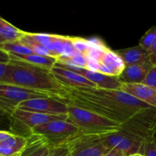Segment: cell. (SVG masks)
I'll list each match as a JSON object with an SVG mask.
<instances>
[{
  "label": "cell",
  "instance_id": "17",
  "mask_svg": "<svg viewBox=\"0 0 156 156\" xmlns=\"http://www.w3.org/2000/svg\"><path fill=\"white\" fill-rule=\"evenodd\" d=\"M27 138L14 135L5 141L0 143V155L16 156L20 155L25 149Z\"/></svg>",
  "mask_w": 156,
  "mask_h": 156
},
{
  "label": "cell",
  "instance_id": "36",
  "mask_svg": "<svg viewBox=\"0 0 156 156\" xmlns=\"http://www.w3.org/2000/svg\"><path fill=\"white\" fill-rule=\"evenodd\" d=\"M4 42H5V40L3 39L1 36H0V44H2V43H4Z\"/></svg>",
  "mask_w": 156,
  "mask_h": 156
},
{
  "label": "cell",
  "instance_id": "16",
  "mask_svg": "<svg viewBox=\"0 0 156 156\" xmlns=\"http://www.w3.org/2000/svg\"><path fill=\"white\" fill-rule=\"evenodd\" d=\"M9 56L11 60L24 62L34 67L49 70V71L54 66L57 61L56 58L39 56L34 53L29 55L9 54Z\"/></svg>",
  "mask_w": 156,
  "mask_h": 156
},
{
  "label": "cell",
  "instance_id": "13",
  "mask_svg": "<svg viewBox=\"0 0 156 156\" xmlns=\"http://www.w3.org/2000/svg\"><path fill=\"white\" fill-rule=\"evenodd\" d=\"M120 90L156 110V89L144 84L122 83Z\"/></svg>",
  "mask_w": 156,
  "mask_h": 156
},
{
  "label": "cell",
  "instance_id": "11",
  "mask_svg": "<svg viewBox=\"0 0 156 156\" xmlns=\"http://www.w3.org/2000/svg\"><path fill=\"white\" fill-rule=\"evenodd\" d=\"M50 73L53 78L63 86L70 88L96 87L94 84L90 82L84 76L58 66L55 65L50 70Z\"/></svg>",
  "mask_w": 156,
  "mask_h": 156
},
{
  "label": "cell",
  "instance_id": "5",
  "mask_svg": "<svg viewBox=\"0 0 156 156\" xmlns=\"http://www.w3.org/2000/svg\"><path fill=\"white\" fill-rule=\"evenodd\" d=\"M40 98H54V95L0 82V110L12 116L20 103Z\"/></svg>",
  "mask_w": 156,
  "mask_h": 156
},
{
  "label": "cell",
  "instance_id": "37",
  "mask_svg": "<svg viewBox=\"0 0 156 156\" xmlns=\"http://www.w3.org/2000/svg\"><path fill=\"white\" fill-rule=\"evenodd\" d=\"M21 154H20V155H16V156H21Z\"/></svg>",
  "mask_w": 156,
  "mask_h": 156
},
{
  "label": "cell",
  "instance_id": "32",
  "mask_svg": "<svg viewBox=\"0 0 156 156\" xmlns=\"http://www.w3.org/2000/svg\"><path fill=\"white\" fill-rule=\"evenodd\" d=\"M103 156H126L120 150H117L116 149H112L108 151L106 154H105Z\"/></svg>",
  "mask_w": 156,
  "mask_h": 156
},
{
  "label": "cell",
  "instance_id": "18",
  "mask_svg": "<svg viewBox=\"0 0 156 156\" xmlns=\"http://www.w3.org/2000/svg\"><path fill=\"white\" fill-rule=\"evenodd\" d=\"M25 31L18 29L13 24L0 17V36L5 41H19L24 35Z\"/></svg>",
  "mask_w": 156,
  "mask_h": 156
},
{
  "label": "cell",
  "instance_id": "29",
  "mask_svg": "<svg viewBox=\"0 0 156 156\" xmlns=\"http://www.w3.org/2000/svg\"><path fill=\"white\" fill-rule=\"evenodd\" d=\"M148 54H149L150 63L153 66H156V41L153 44V45L151 47V48L148 50Z\"/></svg>",
  "mask_w": 156,
  "mask_h": 156
},
{
  "label": "cell",
  "instance_id": "14",
  "mask_svg": "<svg viewBox=\"0 0 156 156\" xmlns=\"http://www.w3.org/2000/svg\"><path fill=\"white\" fill-rule=\"evenodd\" d=\"M152 66L150 62L126 66L118 78L122 83L142 84Z\"/></svg>",
  "mask_w": 156,
  "mask_h": 156
},
{
  "label": "cell",
  "instance_id": "22",
  "mask_svg": "<svg viewBox=\"0 0 156 156\" xmlns=\"http://www.w3.org/2000/svg\"><path fill=\"white\" fill-rule=\"evenodd\" d=\"M23 44L26 46V47H28L29 49L31 50V51L33 52L34 54L39 55V56H49V57H53L56 58L55 56V55L52 53L51 51L48 50L46 47H44V45H41V44H35V43H31V42H27V41H21L19 40ZM57 59V58H56Z\"/></svg>",
  "mask_w": 156,
  "mask_h": 156
},
{
  "label": "cell",
  "instance_id": "26",
  "mask_svg": "<svg viewBox=\"0 0 156 156\" xmlns=\"http://www.w3.org/2000/svg\"><path fill=\"white\" fill-rule=\"evenodd\" d=\"M142 84L149 85L156 89V66H152L148 73L146 79Z\"/></svg>",
  "mask_w": 156,
  "mask_h": 156
},
{
  "label": "cell",
  "instance_id": "34",
  "mask_svg": "<svg viewBox=\"0 0 156 156\" xmlns=\"http://www.w3.org/2000/svg\"><path fill=\"white\" fill-rule=\"evenodd\" d=\"M5 116L6 117H9V115H7L6 114H5L2 111H1V110H0V124H1V123H2V118L3 117H5ZM0 127H1V126H0ZM0 130H2V129H0Z\"/></svg>",
  "mask_w": 156,
  "mask_h": 156
},
{
  "label": "cell",
  "instance_id": "27",
  "mask_svg": "<svg viewBox=\"0 0 156 156\" xmlns=\"http://www.w3.org/2000/svg\"><path fill=\"white\" fill-rule=\"evenodd\" d=\"M69 155V152L66 147L59 146V147L54 148L47 156H68Z\"/></svg>",
  "mask_w": 156,
  "mask_h": 156
},
{
  "label": "cell",
  "instance_id": "20",
  "mask_svg": "<svg viewBox=\"0 0 156 156\" xmlns=\"http://www.w3.org/2000/svg\"><path fill=\"white\" fill-rule=\"evenodd\" d=\"M0 48L7 52L9 54L29 55L33 53L30 49L26 47L20 41H12V42L5 41L0 44Z\"/></svg>",
  "mask_w": 156,
  "mask_h": 156
},
{
  "label": "cell",
  "instance_id": "35",
  "mask_svg": "<svg viewBox=\"0 0 156 156\" xmlns=\"http://www.w3.org/2000/svg\"><path fill=\"white\" fill-rule=\"evenodd\" d=\"M129 156H144V155H142V154H140V153H136V154H133V155H131Z\"/></svg>",
  "mask_w": 156,
  "mask_h": 156
},
{
  "label": "cell",
  "instance_id": "38",
  "mask_svg": "<svg viewBox=\"0 0 156 156\" xmlns=\"http://www.w3.org/2000/svg\"><path fill=\"white\" fill-rule=\"evenodd\" d=\"M69 155H68V156H69Z\"/></svg>",
  "mask_w": 156,
  "mask_h": 156
},
{
  "label": "cell",
  "instance_id": "10",
  "mask_svg": "<svg viewBox=\"0 0 156 156\" xmlns=\"http://www.w3.org/2000/svg\"><path fill=\"white\" fill-rule=\"evenodd\" d=\"M103 142L109 149H116L120 150L126 156L140 153L143 146V144L131 140L120 131L104 137Z\"/></svg>",
  "mask_w": 156,
  "mask_h": 156
},
{
  "label": "cell",
  "instance_id": "39",
  "mask_svg": "<svg viewBox=\"0 0 156 156\" xmlns=\"http://www.w3.org/2000/svg\"><path fill=\"white\" fill-rule=\"evenodd\" d=\"M0 156H1V155H0Z\"/></svg>",
  "mask_w": 156,
  "mask_h": 156
},
{
  "label": "cell",
  "instance_id": "19",
  "mask_svg": "<svg viewBox=\"0 0 156 156\" xmlns=\"http://www.w3.org/2000/svg\"><path fill=\"white\" fill-rule=\"evenodd\" d=\"M57 36L58 35L56 34H36L25 32L24 36L20 40L27 41V42L41 44L44 47H47L48 44L54 41L57 38Z\"/></svg>",
  "mask_w": 156,
  "mask_h": 156
},
{
  "label": "cell",
  "instance_id": "24",
  "mask_svg": "<svg viewBox=\"0 0 156 156\" xmlns=\"http://www.w3.org/2000/svg\"><path fill=\"white\" fill-rule=\"evenodd\" d=\"M70 39L75 50L86 56L90 47L88 40L79 37H70Z\"/></svg>",
  "mask_w": 156,
  "mask_h": 156
},
{
  "label": "cell",
  "instance_id": "8",
  "mask_svg": "<svg viewBox=\"0 0 156 156\" xmlns=\"http://www.w3.org/2000/svg\"><path fill=\"white\" fill-rule=\"evenodd\" d=\"M18 109L50 115H68V106L53 98L30 99L20 103Z\"/></svg>",
  "mask_w": 156,
  "mask_h": 156
},
{
  "label": "cell",
  "instance_id": "3",
  "mask_svg": "<svg viewBox=\"0 0 156 156\" xmlns=\"http://www.w3.org/2000/svg\"><path fill=\"white\" fill-rule=\"evenodd\" d=\"M68 119L82 133L105 137L120 130L121 124L95 113L67 105Z\"/></svg>",
  "mask_w": 156,
  "mask_h": 156
},
{
  "label": "cell",
  "instance_id": "2",
  "mask_svg": "<svg viewBox=\"0 0 156 156\" xmlns=\"http://www.w3.org/2000/svg\"><path fill=\"white\" fill-rule=\"evenodd\" d=\"M0 82L51 94L54 95V99L63 91V86L53 78L49 70L14 60L8 64L7 72Z\"/></svg>",
  "mask_w": 156,
  "mask_h": 156
},
{
  "label": "cell",
  "instance_id": "23",
  "mask_svg": "<svg viewBox=\"0 0 156 156\" xmlns=\"http://www.w3.org/2000/svg\"><path fill=\"white\" fill-rule=\"evenodd\" d=\"M156 41V26L152 27L141 38L139 45L141 46L145 50H148L151 48Z\"/></svg>",
  "mask_w": 156,
  "mask_h": 156
},
{
  "label": "cell",
  "instance_id": "4",
  "mask_svg": "<svg viewBox=\"0 0 156 156\" xmlns=\"http://www.w3.org/2000/svg\"><path fill=\"white\" fill-rule=\"evenodd\" d=\"M119 131L131 140L144 145L145 142L155 136L156 110L151 108L139 111L122 123Z\"/></svg>",
  "mask_w": 156,
  "mask_h": 156
},
{
  "label": "cell",
  "instance_id": "25",
  "mask_svg": "<svg viewBox=\"0 0 156 156\" xmlns=\"http://www.w3.org/2000/svg\"><path fill=\"white\" fill-rule=\"evenodd\" d=\"M140 154L144 156H156V137H152L145 142Z\"/></svg>",
  "mask_w": 156,
  "mask_h": 156
},
{
  "label": "cell",
  "instance_id": "30",
  "mask_svg": "<svg viewBox=\"0 0 156 156\" xmlns=\"http://www.w3.org/2000/svg\"><path fill=\"white\" fill-rule=\"evenodd\" d=\"M10 61L11 59L9 53L0 48V63L8 64L10 62Z\"/></svg>",
  "mask_w": 156,
  "mask_h": 156
},
{
  "label": "cell",
  "instance_id": "15",
  "mask_svg": "<svg viewBox=\"0 0 156 156\" xmlns=\"http://www.w3.org/2000/svg\"><path fill=\"white\" fill-rule=\"evenodd\" d=\"M116 53L121 58L126 66L150 62L148 51L140 45L117 50Z\"/></svg>",
  "mask_w": 156,
  "mask_h": 156
},
{
  "label": "cell",
  "instance_id": "28",
  "mask_svg": "<svg viewBox=\"0 0 156 156\" xmlns=\"http://www.w3.org/2000/svg\"><path fill=\"white\" fill-rule=\"evenodd\" d=\"M99 65H100V63H99L98 60L88 58V61H87L85 69L91 72H98L99 69Z\"/></svg>",
  "mask_w": 156,
  "mask_h": 156
},
{
  "label": "cell",
  "instance_id": "12",
  "mask_svg": "<svg viewBox=\"0 0 156 156\" xmlns=\"http://www.w3.org/2000/svg\"><path fill=\"white\" fill-rule=\"evenodd\" d=\"M98 73L119 77L125 68V64L116 51L107 47L99 59Z\"/></svg>",
  "mask_w": 156,
  "mask_h": 156
},
{
  "label": "cell",
  "instance_id": "33",
  "mask_svg": "<svg viewBox=\"0 0 156 156\" xmlns=\"http://www.w3.org/2000/svg\"><path fill=\"white\" fill-rule=\"evenodd\" d=\"M8 64L0 63V79L5 75L8 69Z\"/></svg>",
  "mask_w": 156,
  "mask_h": 156
},
{
  "label": "cell",
  "instance_id": "21",
  "mask_svg": "<svg viewBox=\"0 0 156 156\" xmlns=\"http://www.w3.org/2000/svg\"><path fill=\"white\" fill-rule=\"evenodd\" d=\"M87 61H88V57L86 56L77 51H75L69 56L58 58L56 62L64 64V65L74 66L79 67V68L85 69Z\"/></svg>",
  "mask_w": 156,
  "mask_h": 156
},
{
  "label": "cell",
  "instance_id": "6",
  "mask_svg": "<svg viewBox=\"0 0 156 156\" xmlns=\"http://www.w3.org/2000/svg\"><path fill=\"white\" fill-rule=\"evenodd\" d=\"M104 137L88 135L79 131L63 143L69 149V156H103L111 149L103 142Z\"/></svg>",
  "mask_w": 156,
  "mask_h": 156
},
{
  "label": "cell",
  "instance_id": "7",
  "mask_svg": "<svg viewBox=\"0 0 156 156\" xmlns=\"http://www.w3.org/2000/svg\"><path fill=\"white\" fill-rule=\"evenodd\" d=\"M79 132V128L68 120H56L36 126L32 129L31 135L43 137L49 146L56 148L62 146L68 139Z\"/></svg>",
  "mask_w": 156,
  "mask_h": 156
},
{
  "label": "cell",
  "instance_id": "9",
  "mask_svg": "<svg viewBox=\"0 0 156 156\" xmlns=\"http://www.w3.org/2000/svg\"><path fill=\"white\" fill-rule=\"evenodd\" d=\"M55 65L84 76L88 80L94 84L96 88H102V89L120 90L122 82L117 76H108V75L102 74L98 72H91L85 69L79 68V67L74 66L64 65V64L59 63V62H56Z\"/></svg>",
  "mask_w": 156,
  "mask_h": 156
},
{
  "label": "cell",
  "instance_id": "31",
  "mask_svg": "<svg viewBox=\"0 0 156 156\" xmlns=\"http://www.w3.org/2000/svg\"><path fill=\"white\" fill-rule=\"evenodd\" d=\"M14 135H15V134L11 133L10 131L0 130V143L5 141V140H7L8 139H9L10 137H12V136Z\"/></svg>",
  "mask_w": 156,
  "mask_h": 156
},
{
  "label": "cell",
  "instance_id": "1",
  "mask_svg": "<svg viewBox=\"0 0 156 156\" xmlns=\"http://www.w3.org/2000/svg\"><path fill=\"white\" fill-rule=\"evenodd\" d=\"M56 100L95 113L120 124L139 111L152 108L121 90L96 87L63 86L62 94L56 98Z\"/></svg>",
  "mask_w": 156,
  "mask_h": 156
}]
</instances>
